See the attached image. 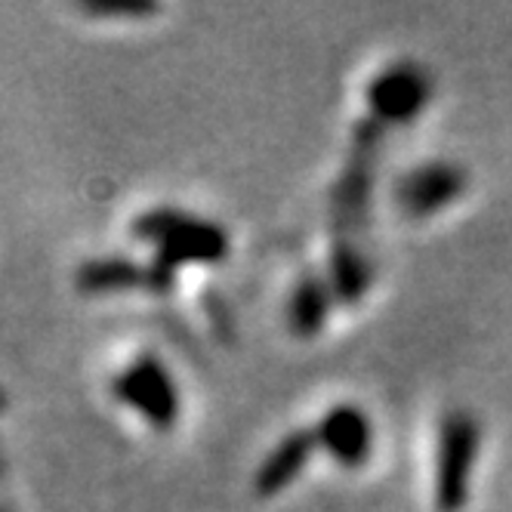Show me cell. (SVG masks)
Here are the masks:
<instances>
[{
    "label": "cell",
    "instance_id": "obj_11",
    "mask_svg": "<svg viewBox=\"0 0 512 512\" xmlns=\"http://www.w3.org/2000/svg\"><path fill=\"white\" fill-rule=\"evenodd\" d=\"M327 281H331L334 297L346 306H358L368 294V287L374 281V266L371 256L361 250L358 241L349 238H334V250H331V272H327Z\"/></svg>",
    "mask_w": 512,
    "mask_h": 512
},
{
    "label": "cell",
    "instance_id": "obj_8",
    "mask_svg": "<svg viewBox=\"0 0 512 512\" xmlns=\"http://www.w3.org/2000/svg\"><path fill=\"white\" fill-rule=\"evenodd\" d=\"M75 290L84 297H115L130 290L152 294V269L145 260H133L124 253L90 256L75 269Z\"/></svg>",
    "mask_w": 512,
    "mask_h": 512
},
{
    "label": "cell",
    "instance_id": "obj_7",
    "mask_svg": "<svg viewBox=\"0 0 512 512\" xmlns=\"http://www.w3.org/2000/svg\"><path fill=\"white\" fill-rule=\"evenodd\" d=\"M315 435L318 448L346 469H358L361 463H368L374 448L371 420L358 405H334L331 411H324L315 426Z\"/></svg>",
    "mask_w": 512,
    "mask_h": 512
},
{
    "label": "cell",
    "instance_id": "obj_2",
    "mask_svg": "<svg viewBox=\"0 0 512 512\" xmlns=\"http://www.w3.org/2000/svg\"><path fill=\"white\" fill-rule=\"evenodd\" d=\"M108 395L155 432H170L182 414L176 377L158 352H136L127 358L108 380Z\"/></svg>",
    "mask_w": 512,
    "mask_h": 512
},
{
    "label": "cell",
    "instance_id": "obj_5",
    "mask_svg": "<svg viewBox=\"0 0 512 512\" xmlns=\"http://www.w3.org/2000/svg\"><path fill=\"white\" fill-rule=\"evenodd\" d=\"M364 96H368V115L383 127L411 124L432 99V75L423 65L401 59L374 75Z\"/></svg>",
    "mask_w": 512,
    "mask_h": 512
},
{
    "label": "cell",
    "instance_id": "obj_12",
    "mask_svg": "<svg viewBox=\"0 0 512 512\" xmlns=\"http://www.w3.org/2000/svg\"><path fill=\"white\" fill-rule=\"evenodd\" d=\"M78 13L90 19H149L158 13L152 0H81Z\"/></svg>",
    "mask_w": 512,
    "mask_h": 512
},
{
    "label": "cell",
    "instance_id": "obj_4",
    "mask_svg": "<svg viewBox=\"0 0 512 512\" xmlns=\"http://www.w3.org/2000/svg\"><path fill=\"white\" fill-rule=\"evenodd\" d=\"M482 448V423L466 408L442 417L435 442V506L438 512H460L469 500L472 466Z\"/></svg>",
    "mask_w": 512,
    "mask_h": 512
},
{
    "label": "cell",
    "instance_id": "obj_9",
    "mask_svg": "<svg viewBox=\"0 0 512 512\" xmlns=\"http://www.w3.org/2000/svg\"><path fill=\"white\" fill-rule=\"evenodd\" d=\"M318 448V435L315 429H294V432H287L281 442L263 457L260 469H256L253 475V491L256 497H275L281 494L284 488L294 485L306 463L312 460Z\"/></svg>",
    "mask_w": 512,
    "mask_h": 512
},
{
    "label": "cell",
    "instance_id": "obj_13",
    "mask_svg": "<svg viewBox=\"0 0 512 512\" xmlns=\"http://www.w3.org/2000/svg\"><path fill=\"white\" fill-rule=\"evenodd\" d=\"M10 408V398H7V392L4 389H0V414H4Z\"/></svg>",
    "mask_w": 512,
    "mask_h": 512
},
{
    "label": "cell",
    "instance_id": "obj_3",
    "mask_svg": "<svg viewBox=\"0 0 512 512\" xmlns=\"http://www.w3.org/2000/svg\"><path fill=\"white\" fill-rule=\"evenodd\" d=\"M386 127L374 121L371 115L361 118L352 130L349 158L340 173V179L331 189V216H334V238L358 241V235L368 226L371 213V195H374V176L380 161Z\"/></svg>",
    "mask_w": 512,
    "mask_h": 512
},
{
    "label": "cell",
    "instance_id": "obj_14",
    "mask_svg": "<svg viewBox=\"0 0 512 512\" xmlns=\"http://www.w3.org/2000/svg\"><path fill=\"white\" fill-rule=\"evenodd\" d=\"M0 512H13V509H10L7 503H0Z\"/></svg>",
    "mask_w": 512,
    "mask_h": 512
},
{
    "label": "cell",
    "instance_id": "obj_10",
    "mask_svg": "<svg viewBox=\"0 0 512 512\" xmlns=\"http://www.w3.org/2000/svg\"><path fill=\"white\" fill-rule=\"evenodd\" d=\"M334 290H331V281L324 275L306 269L300 275V281L294 284V294H290V303H287V324L290 331L303 340H312L324 331L327 324V315H331V306H334Z\"/></svg>",
    "mask_w": 512,
    "mask_h": 512
},
{
    "label": "cell",
    "instance_id": "obj_1",
    "mask_svg": "<svg viewBox=\"0 0 512 512\" xmlns=\"http://www.w3.org/2000/svg\"><path fill=\"white\" fill-rule=\"evenodd\" d=\"M130 235L149 244L152 256V297H164L176 287V275L186 266H216L229 256V232L207 216L158 204L133 216Z\"/></svg>",
    "mask_w": 512,
    "mask_h": 512
},
{
    "label": "cell",
    "instance_id": "obj_6",
    "mask_svg": "<svg viewBox=\"0 0 512 512\" xmlns=\"http://www.w3.org/2000/svg\"><path fill=\"white\" fill-rule=\"evenodd\" d=\"M466 186H469L466 167L454 161H429L411 167L401 176L392 186V198L398 210H405L414 219H423L451 207L466 192Z\"/></svg>",
    "mask_w": 512,
    "mask_h": 512
}]
</instances>
